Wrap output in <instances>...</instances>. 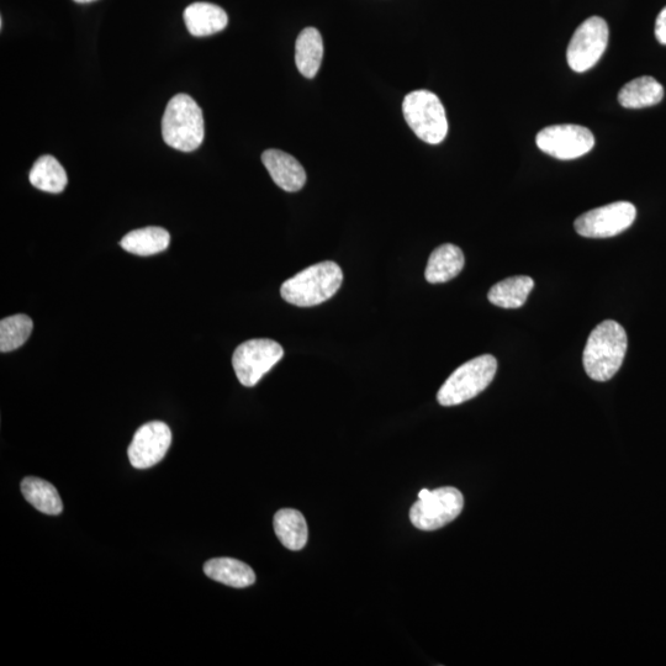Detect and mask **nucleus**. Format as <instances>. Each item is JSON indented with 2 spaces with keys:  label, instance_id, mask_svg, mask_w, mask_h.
Instances as JSON below:
<instances>
[{
  "label": "nucleus",
  "instance_id": "obj_19",
  "mask_svg": "<svg viewBox=\"0 0 666 666\" xmlns=\"http://www.w3.org/2000/svg\"><path fill=\"white\" fill-rule=\"evenodd\" d=\"M171 235L162 227L150 226L129 232L121 240L120 246L136 256H153L166 251Z\"/></svg>",
  "mask_w": 666,
  "mask_h": 666
},
{
  "label": "nucleus",
  "instance_id": "obj_8",
  "mask_svg": "<svg viewBox=\"0 0 666 666\" xmlns=\"http://www.w3.org/2000/svg\"><path fill=\"white\" fill-rule=\"evenodd\" d=\"M609 25L600 17L585 20L576 29L568 47L567 58L574 72L584 73L600 61L609 44Z\"/></svg>",
  "mask_w": 666,
  "mask_h": 666
},
{
  "label": "nucleus",
  "instance_id": "obj_11",
  "mask_svg": "<svg viewBox=\"0 0 666 666\" xmlns=\"http://www.w3.org/2000/svg\"><path fill=\"white\" fill-rule=\"evenodd\" d=\"M172 443V432L165 422L153 421L141 426L132 440L128 456L132 467H155L166 457Z\"/></svg>",
  "mask_w": 666,
  "mask_h": 666
},
{
  "label": "nucleus",
  "instance_id": "obj_12",
  "mask_svg": "<svg viewBox=\"0 0 666 666\" xmlns=\"http://www.w3.org/2000/svg\"><path fill=\"white\" fill-rule=\"evenodd\" d=\"M262 162L274 183L285 192L295 193L304 188L306 172L301 163L289 153L267 150L262 153Z\"/></svg>",
  "mask_w": 666,
  "mask_h": 666
},
{
  "label": "nucleus",
  "instance_id": "obj_3",
  "mask_svg": "<svg viewBox=\"0 0 666 666\" xmlns=\"http://www.w3.org/2000/svg\"><path fill=\"white\" fill-rule=\"evenodd\" d=\"M162 137L169 147L193 152L205 137L203 110L188 94H177L169 100L162 118Z\"/></svg>",
  "mask_w": 666,
  "mask_h": 666
},
{
  "label": "nucleus",
  "instance_id": "obj_21",
  "mask_svg": "<svg viewBox=\"0 0 666 666\" xmlns=\"http://www.w3.org/2000/svg\"><path fill=\"white\" fill-rule=\"evenodd\" d=\"M21 493L25 500L42 514L56 516L63 510L60 495L49 481L34 477L25 478L21 481Z\"/></svg>",
  "mask_w": 666,
  "mask_h": 666
},
{
  "label": "nucleus",
  "instance_id": "obj_1",
  "mask_svg": "<svg viewBox=\"0 0 666 666\" xmlns=\"http://www.w3.org/2000/svg\"><path fill=\"white\" fill-rule=\"evenodd\" d=\"M628 347L625 329L616 321L601 322L590 333L584 350L586 374L595 382H607L622 367Z\"/></svg>",
  "mask_w": 666,
  "mask_h": 666
},
{
  "label": "nucleus",
  "instance_id": "obj_7",
  "mask_svg": "<svg viewBox=\"0 0 666 666\" xmlns=\"http://www.w3.org/2000/svg\"><path fill=\"white\" fill-rule=\"evenodd\" d=\"M284 357L278 342L259 338L241 343L232 356L236 377L247 388L255 387L264 375Z\"/></svg>",
  "mask_w": 666,
  "mask_h": 666
},
{
  "label": "nucleus",
  "instance_id": "obj_5",
  "mask_svg": "<svg viewBox=\"0 0 666 666\" xmlns=\"http://www.w3.org/2000/svg\"><path fill=\"white\" fill-rule=\"evenodd\" d=\"M403 113L407 125L426 144L438 145L448 134L446 110L440 98L428 91H415L406 95Z\"/></svg>",
  "mask_w": 666,
  "mask_h": 666
},
{
  "label": "nucleus",
  "instance_id": "obj_15",
  "mask_svg": "<svg viewBox=\"0 0 666 666\" xmlns=\"http://www.w3.org/2000/svg\"><path fill=\"white\" fill-rule=\"evenodd\" d=\"M204 573L218 583L243 589L255 584L256 574L250 565L232 558H215L204 565Z\"/></svg>",
  "mask_w": 666,
  "mask_h": 666
},
{
  "label": "nucleus",
  "instance_id": "obj_4",
  "mask_svg": "<svg viewBox=\"0 0 666 666\" xmlns=\"http://www.w3.org/2000/svg\"><path fill=\"white\" fill-rule=\"evenodd\" d=\"M498 370V361L491 354L472 359L453 372L437 394L442 406H456L472 400L489 387Z\"/></svg>",
  "mask_w": 666,
  "mask_h": 666
},
{
  "label": "nucleus",
  "instance_id": "obj_24",
  "mask_svg": "<svg viewBox=\"0 0 666 666\" xmlns=\"http://www.w3.org/2000/svg\"><path fill=\"white\" fill-rule=\"evenodd\" d=\"M655 37L662 45H666V7L659 13L655 23Z\"/></svg>",
  "mask_w": 666,
  "mask_h": 666
},
{
  "label": "nucleus",
  "instance_id": "obj_16",
  "mask_svg": "<svg viewBox=\"0 0 666 666\" xmlns=\"http://www.w3.org/2000/svg\"><path fill=\"white\" fill-rule=\"evenodd\" d=\"M324 58V40L320 31L306 28L298 36L295 45L296 67L305 78H314Z\"/></svg>",
  "mask_w": 666,
  "mask_h": 666
},
{
  "label": "nucleus",
  "instance_id": "obj_10",
  "mask_svg": "<svg viewBox=\"0 0 666 666\" xmlns=\"http://www.w3.org/2000/svg\"><path fill=\"white\" fill-rule=\"evenodd\" d=\"M536 142L547 155L569 161L589 153L595 146V137L584 126L554 125L539 131Z\"/></svg>",
  "mask_w": 666,
  "mask_h": 666
},
{
  "label": "nucleus",
  "instance_id": "obj_22",
  "mask_svg": "<svg viewBox=\"0 0 666 666\" xmlns=\"http://www.w3.org/2000/svg\"><path fill=\"white\" fill-rule=\"evenodd\" d=\"M29 181L42 192L60 194L66 189L68 178L61 163L54 156L45 155L34 163Z\"/></svg>",
  "mask_w": 666,
  "mask_h": 666
},
{
  "label": "nucleus",
  "instance_id": "obj_14",
  "mask_svg": "<svg viewBox=\"0 0 666 666\" xmlns=\"http://www.w3.org/2000/svg\"><path fill=\"white\" fill-rule=\"evenodd\" d=\"M464 263L463 251L456 245L446 243L437 247L428 258L426 280L431 284L447 283L463 271Z\"/></svg>",
  "mask_w": 666,
  "mask_h": 666
},
{
  "label": "nucleus",
  "instance_id": "obj_23",
  "mask_svg": "<svg viewBox=\"0 0 666 666\" xmlns=\"http://www.w3.org/2000/svg\"><path fill=\"white\" fill-rule=\"evenodd\" d=\"M34 322L29 316L19 314L5 317L0 322V352L8 353L23 346L33 332Z\"/></svg>",
  "mask_w": 666,
  "mask_h": 666
},
{
  "label": "nucleus",
  "instance_id": "obj_2",
  "mask_svg": "<svg viewBox=\"0 0 666 666\" xmlns=\"http://www.w3.org/2000/svg\"><path fill=\"white\" fill-rule=\"evenodd\" d=\"M343 282V272L335 262L314 264L287 280L280 288L282 298L299 308H311L330 300Z\"/></svg>",
  "mask_w": 666,
  "mask_h": 666
},
{
  "label": "nucleus",
  "instance_id": "obj_13",
  "mask_svg": "<svg viewBox=\"0 0 666 666\" xmlns=\"http://www.w3.org/2000/svg\"><path fill=\"white\" fill-rule=\"evenodd\" d=\"M183 17L189 33L197 37L218 34L229 23L225 10L211 3L190 4Z\"/></svg>",
  "mask_w": 666,
  "mask_h": 666
},
{
  "label": "nucleus",
  "instance_id": "obj_20",
  "mask_svg": "<svg viewBox=\"0 0 666 666\" xmlns=\"http://www.w3.org/2000/svg\"><path fill=\"white\" fill-rule=\"evenodd\" d=\"M533 288H535V282L530 277L507 278L490 289L488 299L491 304L499 306V308L518 309L525 305Z\"/></svg>",
  "mask_w": 666,
  "mask_h": 666
},
{
  "label": "nucleus",
  "instance_id": "obj_18",
  "mask_svg": "<svg viewBox=\"0 0 666 666\" xmlns=\"http://www.w3.org/2000/svg\"><path fill=\"white\" fill-rule=\"evenodd\" d=\"M274 531L289 551H301L308 543V525L301 512L293 509L279 510L274 516Z\"/></svg>",
  "mask_w": 666,
  "mask_h": 666
},
{
  "label": "nucleus",
  "instance_id": "obj_25",
  "mask_svg": "<svg viewBox=\"0 0 666 666\" xmlns=\"http://www.w3.org/2000/svg\"><path fill=\"white\" fill-rule=\"evenodd\" d=\"M74 2L79 3V4H87V3L95 2V0H74Z\"/></svg>",
  "mask_w": 666,
  "mask_h": 666
},
{
  "label": "nucleus",
  "instance_id": "obj_17",
  "mask_svg": "<svg viewBox=\"0 0 666 666\" xmlns=\"http://www.w3.org/2000/svg\"><path fill=\"white\" fill-rule=\"evenodd\" d=\"M664 88L657 79L649 76L633 79L618 94V102L623 108L643 109L662 102Z\"/></svg>",
  "mask_w": 666,
  "mask_h": 666
},
{
  "label": "nucleus",
  "instance_id": "obj_9",
  "mask_svg": "<svg viewBox=\"0 0 666 666\" xmlns=\"http://www.w3.org/2000/svg\"><path fill=\"white\" fill-rule=\"evenodd\" d=\"M636 206L617 202L588 211L575 220V230L588 239H607L620 235L636 220Z\"/></svg>",
  "mask_w": 666,
  "mask_h": 666
},
{
  "label": "nucleus",
  "instance_id": "obj_6",
  "mask_svg": "<svg viewBox=\"0 0 666 666\" xmlns=\"http://www.w3.org/2000/svg\"><path fill=\"white\" fill-rule=\"evenodd\" d=\"M464 498L452 486L428 491L424 499L416 501L410 510L412 525L421 531H437L462 514Z\"/></svg>",
  "mask_w": 666,
  "mask_h": 666
}]
</instances>
